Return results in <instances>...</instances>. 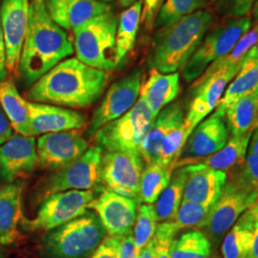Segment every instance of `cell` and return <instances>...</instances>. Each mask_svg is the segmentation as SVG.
I'll return each mask as SVG.
<instances>
[{
	"mask_svg": "<svg viewBox=\"0 0 258 258\" xmlns=\"http://www.w3.org/2000/svg\"><path fill=\"white\" fill-rule=\"evenodd\" d=\"M108 73L84 64L77 57L60 61L34 83L26 94L31 102L83 108L103 93Z\"/></svg>",
	"mask_w": 258,
	"mask_h": 258,
	"instance_id": "obj_1",
	"label": "cell"
},
{
	"mask_svg": "<svg viewBox=\"0 0 258 258\" xmlns=\"http://www.w3.org/2000/svg\"><path fill=\"white\" fill-rule=\"evenodd\" d=\"M143 1L138 0L120 14L116 32V62L120 64L134 46L141 23Z\"/></svg>",
	"mask_w": 258,
	"mask_h": 258,
	"instance_id": "obj_29",
	"label": "cell"
},
{
	"mask_svg": "<svg viewBox=\"0 0 258 258\" xmlns=\"http://www.w3.org/2000/svg\"><path fill=\"white\" fill-rule=\"evenodd\" d=\"M74 52V45L67 33L48 15L44 0L32 1L29 9L27 35L18 70L20 81L31 87Z\"/></svg>",
	"mask_w": 258,
	"mask_h": 258,
	"instance_id": "obj_2",
	"label": "cell"
},
{
	"mask_svg": "<svg viewBox=\"0 0 258 258\" xmlns=\"http://www.w3.org/2000/svg\"><path fill=\"white\" fill-rule=\"evenodd\" d=\"M138 256L134 245L133 232L122 236L120 239L119 258H138Z\"/></svg>",
	"mask_w": 258,
	"mask_h": 258,
	"instance_id": "obj_45",
	"label": "cell"
},
{
	"mask_svg": "<svg viewBox=\"0 0 258 258\" xmlns=\"http://www.w3.org/2000/svg\"><path fill=\"white\" fill-rule=\"evenodd\" d=\"M185 181V166L175 168L169 183L155 202L157 221L163 223L173 219L183 201Z\"/></svg>",
	"mask_w": 258,
	"mask_h": 258,
	"instance_id": "obj_30",
	"label": "cell"
},
{
	"mask_svg": "<svg viewBox=\"0 0 258 258\" xmlns=\"http://www.w3.org/2000/svg\"><path fill=\"white\" fill-rule=\"evenodd\" d=\"M155 208L150 204H141L138 207L137 217L134 224L133 240L137 253L152 240L157 229Z\"/></svg>",
	"mask_w": 258,
	"mask_h": 258,
	"instance_id": "obj_36",
	"label": "cell"
},
{
	"mask_svg": "<svg viewBox=\"0 0 258 258\" xmlns=\"http://www.w3.org/2000/svg\"><path fill=\"white\" fill-rule=\"evenodd\" d=\"M178 230L170 221L163 222L157 226L152 238L154 244L155 258H171L170 246Z\"/></svg>",
	"mask_w": 258,
	"mask_h": 258,
	"instance_id": "obj_40",
	"label": "cell"
},
{
	"mask_svg": "<svg viewBox=\"0 0 258 258\" xmlns=\"http://www.w3.org/2000/svg\"><path fill=\"white\" fill-rule=\"evenodd\" d=\"M32 137L48 133L78 130L86 124L82 113L47 103L28 102Z\"/></svg>",
	"mask_w": 258,
	"mask_h": 258,
	"instance_id": "obj_20",
	"label": "cell"
},
{
	"mask_svg": "<svg viewBox=\"0 0 258 258\" xmlns=\"http://www.w3.org/2000/svg\"><path fill=\"white\" fill-rule=\"evenodd\" d=\"M138 258H155V251H154V244L151 240L148 245L141 250L139 253Z\"/></svg>",
	"mask_w": 258,
	"mask_h": 258,
	"instance_id": "obj_48",
	"label": "cell"
},
{
	"mask_svg": "<svg viewBox=\"0 0 258 258\" xmlns=\"http://www.w3.org/2000/svg\"><path fill=\"white\" fill-rule=\"evenodd\" d=\"M102 155V148L93 147L71 164L57 169L45 183V198L67 190H91L100 182Z\"/></svg>",
	"mask_w": 258,
	"mask_h": 258,
	"instance_id": "obj_13",
	"label": "cell"
},
{
	"mask_svg": "<svg viewBox=\"0 0 258 258\" xmlns=\"http://www.w3.org/2000/svg\"><path fill=\"white\" fill-rule=\"evenodd\" d=\"M142 87V70L136 69L113 83L94 112L87 128L89 135L128 112L139 100Z\"/></svg>",
	"mask_w": 258,
	"mask_h": 258,
	"instance_id": "obj_14",
	"label": "cell"
},
{
	"mask_svg": "<svg viewBox=\"0 0 258 258\" xmlns=\"http://www.w3.org/2000/svg\"><path fill=\"white\" fill-rule=\"evenodd\" d=\"M248 149L249 153L258 155V128L255 129L251 134Z\"/></svg>",
	"mask_w": 258,
	"mask_h": 258,
	"instance_id": "obj_49",
	"label": "cell"
},
{
	"mask_svg": "<svg viewBox=\"0 0 258 258\" xmlns=\"http://www.w3.org/2000/svg\"><path fill=\"white\" fill-rule=\"evenodd\" d=\"M184 119V108L180 102L168 104L158 114L140 147V153L146 166L159 161L164 140L183 123Z\"/></svg>",
	"mask_w": 258,
	"mask_h": 258,
	"instance_id": "obj_22",
	"label": "cell"
},
{
	"mask_svg": "<svg viewBox=\"0 0 258 258\" xmlns=\"http://www.w3.org/2000/svg\"><path fill=\"white\" fill-rule=\"evenodd\" d=\"M100 1H102V2H106V3H108V2H110L112 0H100Z\"/></svg>",
	"mask_w": 258,
	"mask_h": 258,
	"instance_id": "obj_55",
	"label": "cell"
},
{
	"mask_svg": "<svg viewBox=\"0 0 258 258\" xmlns=\"http://www.w3.org/2000/svg\"><path fill=\"white\" fill-rule=\"evenodd\" d=\"M241 68V65L224 66L202 81L194 82V97L183 122L190 133L217 107L228 83L237 76Z\"/></svg>",
	"mask_w": 258,
	"mask_h": 258,
	"instance_id": "obj_12",
	"label": "cell"
},
{
	"mask_svg": "<svg viewBox=\"0 0 258 258\" xmlns=\"http://www.w3.org/2000/svg\"><path fill=\"white\" fill-rule=\"evenodd\" d=\"M165 0H144V7L142 10L141 20L147 29H152L155 22V15L159 8L163 5Z\"/></svg>",
	"mask_w": 258,
	"mask_h": 258,
	"instance_id": "obj_43",
	"label": "cell"
},
{
	"mask_svg": "<svg viewBox=\"0 0 258 258\" xmlns=\"http://www.w3.org/2000/svg\"><path fill=\"white\" fill-rule=\"evenodd\" d=\"M239 176L249 184L258 185V155L248 153Z\"/></svg>",
	"mask_w": 258,
	"mask_h": 258,
	"instance_id": "obj_42",
	"label": "cell"
},
{
	"mask_svg": "<svg viewBox=\"0 0 258 258\" xmlns=\"http://www.w3.org/2000/svg\"><path fill=\"white\" fill-rule=\"evenodd\" d=\"M241 225L255 231L258 228V198L237 220Z\"/></svg>",
	"mask_w": 258,
	"mask_h": 258,
	"instance_id": "obj_44",
	"label": "cell"
},
{
	"mask_svg": "<svg viewBox=\"0 0 258 258\" xmlns=\"http://www.w3.org/2000/svg\"><path fill=\"white\" fill-rule=\"evenodd\" d=\"M22 183H12L0 187V245L14 244L19 236L22 217Z\"/></svg>",
	"mask_w": 258,
	"mask_h": 258,
	"instance_id": "obj_24",
	"label": "cell"
},
{
	"mask_svg": "<svg viewBox=\"0 0 258 258\" xmlns=\"http://www.w3.org/2000/svg\"><path fill=\"white\" fill-rule=\"evenodd\" d=\"M32 1H43V0H32Z\"/></svg>",
	"mask_w": 258,
	"mask_h": 258,
	"instance_id": "obj_56",
	"label": "cell"
},
{
	"mask_svg": "<svg viewBox=\"0 0 258 258\" xmlns=\"http://www.w3.org/2000/svg\"><path fill=\"white\" fill-rule=\"evenodd\" d=\"M213 15L198 10L175 24L158 31L149 54L148 63L163 74L183 69L211 29Z\"/></svg>",
	"mask_w": 258,
	"mask_h": 258,
	"instance_id": "obj_3",
	"label": "cell"
},
{
	"mask_svg": "<svg viewBox=\"0 0 258 258\" xmlns=\"http://www.w3.org/2000/svg\"><path fill=\"white\" fill-rule=\"evenodd\" d=\"M186 181L183 201H188L212 208L219 199L228 175L201 164L185 166Z\"/></svg>",
	"mask_w": 258,
	"mask_h": 258,
	"instance_id": "obj_19",
	"label": "cell"
},
{
	"mask_svg": "<svg viewBox=\"0 0 258 258\" xmlns=\"http://www.w3.org/2000/svg\"><path fill=\"white\" fill-rule=\"evenodd\" d=\"M145 166L140 151L102 152L99 183L104 185V189L139 202L140 182Z\"/></svg>",
	"mask_w": 258,
	"mask_h": 258,
	"instance_id": "obj_9",
	"label": "cell"
},
{
	"mask_svg": "<svg viewBox=\"0 0 258 258\" xmlns=\"http://www.w3.org/2000/svg\"><path fill=\"white\" fill-rule=\"evenodd\" d=\"M0 106L18 134L32 137L28 102L20 96L12 79L0 82Z\"/></svg>",
	"mask_w": 258,
	"mask_h": 258,
	"instance_id": "obj_25",
	"label": "cell"
},
{
	"mask_svg": "<svg viewBox=\"0 0 258 258\" xmlns=\"http://www.w3.org/2000/svg\"><path fill=\"white\" fill-rule=\"evenodd\" d=\"M257 42L258 22H255L254 26L249 29V31L240 38L237 43L235 44V46L232 48V50L228 55H224L220 58H218L217 60L213 61L212 64L206 69L203 75L196 81H202L224 66H230V65L242 66L244 63V59L246 55H248L249 51L256 45Z\"/></svg>",
	"mask_w": 258,
	"mask_h": 258,
	"instance_id": "obj_33",
	"label": "cell"
},
{
	"mask_svg": "<svg viewBox=\"0 0 258 258\" xmlns=\"http://www.w3.org/2000/svg\"><path fill=\"white\" fill-rule=\"evenodd\" d=\"M245 258H258V228L254 231L251 247Z\"/></svg>",
	"mask_w": 258,
	"mask_h": 258,
	"instance_id": "obj_50",
	"label": "cell"
},
{
	"mask_svg": "<svg viewBox=\"0 0 258 258\" xmlns=\"http://www.w3.org/2000/svg\"><path fill=\"white\" fill-rule=\"evenodd\" d=\"M212 247L211 241L204 232L188 231L172 240L170 255L171 258H210Z\"/></svg>",
	"mask_w": 258,
	"mask_h": 258,
	"instance_id": "obj_32",
	"label": "cell"
},
{
	"mask_svg": "<svg viewBox=\"0 0 258 258\" xmlns=\"http://www.w3.org/2000/svg\"><path fill=\"white\" fill-rule=\"evenodd\" d=\"M252 16L255 22H258V0L255 1L254 5H253V10H252Z\"/></svg>",
	"mask_w": 258,
	"mask_h": 258,
	"instance_id": "obj_51",
	"label": "cell"
},
{
	"mask_svg": "<svg viewBox=\"0 0 258 258\" xmlns=\"http://www.w3.org/2000/svg\"><path fill=\"white\" fill-rule=\"evenodd\" d=\"M118 21V17L108 11L75 29L77 58L84 64L107 73L118 67L116 62Z\"/></svg>",
	"mask_w": 258,
	"mask_h": 258,
	"instance_id": "obj_5",
	"label": "cell"
},
{
	"mask_svg": "<svg viewBox=\"0 0 258 258\" xmlns=\"http://www.w3.org/2000/svg\"><path fill=\"white\" fill-rule=\"evenodd\" d=\"M29 0H2L0 22L6 45V67L18 76L19 60L29 25Z\"/></svg>",
	"mask_w": 258,
	"mask_h": 258,
	"instance_id": "obj_15",
	"label": "cell"
},
{
	"mask_svg": "<svg viewBox=\"0 0 258 258\" xmlns=\"http://www.w3.org/2000/svg\"><path fill=\"white\" fill-rule=\"evenodd\" d=\"M44 3L55 24L72 31L111 9L108 3L100 0H44Z\"/></svg>",
	"mask_w": 258,
	"mask_h": 258,
	"instance_id": "obj_21",
	"label": "cell"
},
{
	"mask_svg": "<svg viewBox=\"0 0 258 258\" xmlns=\"http://www.w3.org/2000/svg\"><path fill=\"white\" fill-rule=\"evenodd\" d=\"M155 118L145 101L139 97L136 104L117 120L99 129L94 135L102 152L140 151V147Z\"/></svg>",
	"mask_w": 258,
	"mask_h": 258,
	"instance_id": "obj_8",
	"label": "cell"
},
{
	"mask_svg": "<svg viewBox=\"0 0 258 258\" xmlns=\"http://www.w3.org/2000/svg\"><path fill=\"white\" fill-rule=\"evenodd\" d=\"M258 198V185L249 184L239 175L226 183L217 202L211 209L204 229L211 243L218 245L227 231Z\"/></svg>",
	"mask_w": 258,
	"mask_h": 258,
	"instance_id": "obj_6",
	"label": "cell"
},
{
	"mask_svg": "<svg viewBox=\"0 0 258 258\" xmlns=\"http://www.w3.org/2000/svg\"><path fill=\"white\" fill-rule=\"evenodd\" d=\"M189 135L190 132L184 127L183 123L168 134L162 144L158 163L164 165H175L176 168V162L181 155Z\"/></svg>",
	"mask_w": 258,
	"mask_h": 258,
	"instance_id": "obj_38",
	"label": "cell"
},
{
	"mask_svg": "<svg viewBox=\"0 0 258 258\" xmlns=\"http://www.w3.org/2000/svg\"><path fill=\"white\" fill-rule=\"evenodd\" d=\"M249 56H255V57H258V42L256 43V45L253 47L250 51H249V53H248V55Z\"/></svg>",
	"mask_w": 258,
	"mask_h": 258,
	"instance_id": "obj_52",
	"label": "cell"
},
{
	"mask_svg": "<svg viewBox=\"0 0 258 258\" xmlns=\"http://www.w3.org/2000/svg\"><path fill=\"white\" fill-rule=\"evenodd\" d=\"M179 93V73L163 74L156 69H152L147 82L141 87L140 97L156 119L158 114L173 102Z\"/></svg>",
	"mask_w": 258,
	"mask_h": 258,
	"instance_id": "obj_23",
	"label": "cell"
},
{
	"mask_svg": "<svg viewBox=\"0 0 258 258\" xmlns=\"http://www.w3.org/2000/svg\"><path fill=\"white\" fill-rule=\"evenodd\" d=\"M212 208H207L202 205L182 201L175 216L170 222L174 225L176 229H204Z\"/></svg>",
	"mask_w": 258,
	"mask_h": 258,
	"instance_id": "obj_37",
	"label": "cell"
},
{
	"mask_svg": "<svg viewBox=\"0 0 258 258\" xmlns=\"http://www.w3.org/2000/svg\"><path fill=\"white\" fill-rule=\"evenodd\" d=\"M254 231L236 222L224 236L221 246L222 257L245 258L252 244Z\"/></svg>",
	"mask_w": 258,
	"mask_h": 258,
	"instance_id": "obj_35",
	"label": "cell"
},
{
	"mask_svg": "<svg viewBox=\"0 0 258 258\" xmlns=\"http://www.w3.org/2000/svg\"><path fill=\"white\" fill-rule=\"evenodd\" d=\"M120 4L124 7H130L132 4H134L136 2V0H119Z\"/></svg>",
	"mask_w": 258,
	"mask_h": 258,
	"instance_id": "obj_53",
	"label": "cell"
},
{
	"mask_svg": "<svg viewBox=\"0 0 258 258\" xmlns=\"http://www.w3.org/2000/svg\"><path fill=\"white\" fill-rule=\"evenodd\" d=\"M257 88L258 57L246 55L239 73L228 88H226L216 108L226 112L231 104L253 92Z\"/></svg>",
	"mask_w": 258,
	"mask_h": 258,
	"instance_id": "obj_28",
	"label": "cell"
},
{
	"mask_svg": "<svg viewBox=\"0 0 258 258\" xmlns=\"http://www.w3.org/2000/svg\"><path fill=\"white\" fill-rule=\"evenodd\" d=\"M94 199L91 190H67L52 194L40 205L35 218L24 225L33 231H52L82 216Z\"/></svg>",
	"mask_w": 258,
	"mask_h": 258,
	"instance_id": "obj_10",
	"label": "cell"
},
{
	"mask_svg": "<svg viewBox=\"0 0 258 258\" xmlns=\"http://www.w3.org/2000/svg\"><path fill=\"white\" fill-rule=\"evenodd\" d=\"M226 120L231 136L252 134L258 128V88L231 104Z\"/></svg>",
	"mask_w": 258,
	"mask_h": 258,
	"instance_id": "obj_26",
	"label": "cell"
},
{
	"mask_svg": "<svg viewBox=\"0 0 258 258\" xmlns=\"http://www.w3.org/2000/svg\"><path fill=\"white\" fill-rule=\"evenodd\" d=\"M4 256V251H3V249L1 248V245H0V258H3Z\"/></svg>",
	"mask_w": 258,
	"mask_h": 258,
	"instance_id": "obj_54",
	"label": "cell"
},
{
	"mask_svg": "<svg viewBox=\"0 0 258 258\" xmlns=\"http://www.w3.org/2000/svg\"><path fill=\"white\" fill-rule=\"evenodd\" d=\"M6 60H7V55H6V45L4 36L1 27L0 22V82L4 81L8 74V70L6 67Z\"/></svg>",
	"mask_w": 258,
	"mask_h": 258,
	"instance_id": "obj_47",
	"label": "cell"
},
{
	"mask_svg": "<svg viewBox=\"0 0 258 258\" xmlns=\"http://www.w3.org/2000/svg\"><path fill=\"white\" fill-rule=\"evenodd\" d=\"M37 163L35 137L13 135L0 146V182L14 183L19 177L30 174Z\"/></svg>",
	"mask_w": 258,
	"mask_h": 258,
	"instance_id": "obj_18",
	"label": "cell"
},
{
	"mask_svg": "<svg viewBox=\"0 0 258 258\" xmlns=\"http://www.w3.org/2000/svg\"><path fill=\"white\" fill-rule=\"evenodd\" d=\"M229 136L226 112L216 108L190 133L176 162V168L189 166L199 159L219 151L229 141Z\"/></svg>",
	"mask_w": 258,
	"mask_h": 258,
	"instance_id": "obj_11",
	"label": "cell"
},
{
	"mask_svg": "<svg viewBox=\"0 0 258 258\" xmlns=\"http://www.w3.org/2000/svg\"><path fill=\"white\" fill-rule=\"evenodd\" d=\"M250 27L251 19L246 16L232 18L212 29L184 65V81L191 83L199 79L213 61L228 55Z\"/></svg>",
	"mask_w": 258,
	"mask_h": 258,
	"instance_id": "obj_7",
	"label": "cell"
},
{
	"mask_svg": "<svg viewBox=\"0 0 258 258\" xmlns=\"http://www.w3.org/2000/svg\"><path fill=\"white\" fill-rule=\"evenodd\" d=\"M13 127L10 123L6 114L0 106V146L6 143L8 140L13 137Z\"/></svg>",
	"mask_w": 258,
	"mask_h": 258,
	"instance_id": "obj_46",
	"label": "cell"
},
{
	"mask_svg": "<svg viewBox=\"0 0 258 258\" xmlns=\"http://www.w3.org/2000/svg\"><path fill=\"white\" fill-rule=\"evenodd\" d=\"M175 165L153 163L143 171L140 182L139 203L153 205L169 183Z\"/></svg>",
	"mask_w": 258,
	"mask_h": 258,
	"instance_id": "obj_31",
	"label": "cell"
},
{
	"mask_svg": "<svg viewBox=\"0 0 258 258\" xmlns=\"http://www.w3.org/2000/svg\"><path fill=\"white\" fill-rule=\"evenodd\" d=\"M251 134L231 136L224 148L210 156L194 162L191 165L201 164L220 171H229L235 166L242 165L249 148Z\"/></svg>",
	"mask_w": 258,
	"mask_h": 258,
	"instance_id": "obj_27",
	"label": "cell"
},
{
	"mask_svg": "<svg viewBox=\"0 0 258 258\" xmlns=\"http://www.w3.org/2000/svg\"><path fill=\"white\" fill-rule=\"evenodd\" d=\"M106 235L98 215L86 212L49 231L42 240V253L45 258L90 257Z\"/></svg>",
	"mask_w": 258,
	"mask_h": 258,
	"instance_id": "obj_4",
	"label": "cell"
},
{
	"mask_svg": "<svg viewBox=\"0 0 258 258\" xmlns=\"http://www.w3.org/2000/svg\"><path fill=\"white\" fill-rule=\"evenodd\" d=\"M87 149L88 143L78 130L48 133L37 141L38 163L55 170L71 164Z\"/></svg>",
	"mask_w": 258,
	"mask_h": 258,
	"instance_id": "obj_17",
	"label": "cell"
},
{
	"mask_svg": "<svg viewBox=\"0 0 258 258\" xmlns=\"http://www.w3.org/2000/svg\"><path fill=\"white\" fill-rule=\"evenodd\" d=\"M88 209L97 212L107 235L122 237L132 232L137 217L138 202L104 189L93 200Z\"/></svg>",
	"mask_w": 258,
	"mask_h": 258,
	"instance_id": "obj_16",
	"label": "cell"
},
{
	"mask_svg": "<svg viewBox=\"0 0 258 258\" xmlns=\"http://www.w3.org/2000/svg\"><path fill=\"white\" fill-rule=\"evenodd\" d=\"M212 9L227 18L246 17L256 0H209Z\"/></svg>",
	"mask_w": 258,
	"mask_h": 258,
	"instance_id": "obj_39",
	"label": "cell"
},
{
	"mask_svg": "<svg viewBox=\"0 0 258 258\" xmlns=\"http://www.w3.org/2000/svg\"><path fill=\"white\" fill-rule=\"evenodd\" d=\"M120 239V236L106 235L93 253L92 258H119Z\"/></svg>",
	"mask_w": 258,
	"mask_h": 258,
	"instance_id": "obj_41",
	"label": "cell"
},
{
	"mask_svg": "<svg viewBox=\"0 0 258 258\" xmlns=\"http://www.w3.org/2000/svg\"><path fill=\"white\" fill-rule=\"evenodd\" d=\"M208 0H166L161 6L155 19V27L167 28L184 17L204 8Z\"/></svg>",
	"mask_w": 258,
	"mask_h": 258,
	"instance_id": "obj_34",
	"label": "cell"
},
{
	"mask_svg": "<svg viewBox=\"0 0 258 258\" xmlns=\"http://www.w3.org/2000/svg\"><path fill=\"white\" fill-rule=\"evenodd\" d=\"M1 2H2V0H0V5H1Z\"/></svg>",
	"mask_w": 258,
	"mask_h": 258,
	"instance_id": "obj_57",
	"label": "cell"
}]
</instances>
